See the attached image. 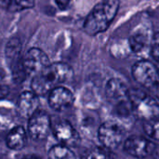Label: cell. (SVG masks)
Segmentation results:
<instances>
[{"instance_id":"obj_26","label":"cell","mask_w":159,"mask_h":159,"mask_svg":"<svg viewBox=\"0 0 159 159\" xmlns=\"http://www.w3.org/2000/svg\"><path fill=\"white\" fill-rule=\"evenodd\" d=\"M157 68H158V71H159V67H157Z\"/></svg>"},{"instance_id":"obj_15","label":"cell","mask_w":159,"mask_h":159,"mask_svg":"<svg viewBox=\"0 0 159 159\" xmlns=\"http://www.w3.org/2000/svg\"><path fill=\"white\" fill-rule=\"evenodd\" d=\"M20 49L21 45L18 38H11L8 41L6 48V56L9 61L10 67L22 60L20 57Z\"/></svg>"},{"instance_id":"obj_20","label":"cell","mask_w":159,"mask_h":159,"mask_svg":"<svg viewBox=\"0 0 159 159\" xmlns=\"http://www.w3.org/2000/svg\"><path fill=\"white\" fill-rule=\"evenodd\" d=\"M151 54L153 58L159 61V32L156 33L151 40Z\"/></svg>"},{"instance_id":"obj_6","label":"cell","mask_w":159,"mask_h":159,"mask_svg":"<svg viewBox=\"0 0 159 159\" xmlns=\"http://www.w3.org/2000/svg\"><path fill=\"white\" fill-rule=\"evenodd\" d=\"M125 129L116 121L109 120L103 122L98 129V138L102 147L108 151L118 148L125 141Z\"/></svg>"},{"instance_id":"obj_12","label":"cell","mask_w":159,"mask_h":159,"mask_svg":"<svg viewBox=\"0 0 159 159\" xmlns=\"http://www.w3.org/2000/svg\"><path fill=\"white\" fill-rule=\"evenodd\" d=\"M37 95L33 91H23L18 99V112L23 117L30 118L36 111L38 107Z\"/></svg>"},{"instance_id":"obj_14","label":"cell","mask_w":159,"mask_h":159,"mask_svg":"<svg viewBox=\"0 0 159 159\" xmlns=\"http://www.w3.org/2000/svg\"><path fill=\"white\" fill-rule=\"evenodd\" d=\"M34 6V0H0V7L8 12H19L32 8Z\"/></svg>"},{"instance_id":"obj_10","label":"cell","mask_w":159,"mask_h":159,"mask_svg":"<svg viewBox=\"0 0 159 159\" xmlns=\"http://www.w3.org/2000/svg\"><path fill=\"white\" fill-rule=\"evenodd\" d=\"M53 133L60 144L67 147L75 146L80 141L78 132L70 122L65 120L60 121L53 126Z\"/></svg>"},{"instance_id":"obj_7","label":"cell","mask_w":159,"mask_h":159,"mask_svg":"<svg viewBox=\"0 0 159 159\" xmlns=\"http://www.w3.org/2000/svg\"><path fill=\"white\" fill-rule=\"evenodd\" d=\"M51 129V120L47 112L37 110L29 118L28 132L32 139L35 141L45 140L48 136Z\"/></svg>"},{"instance_id":"obj_24","label":"cell","mask_w":159,"mask_h":159,"mask_svg":"<svg viewBox=\"0 0 159 159\" xmlns=\"http://www.w3.org/2000/svg\"><path fill=\"white\" fill-rule=\"evenodd\" d=\"M5 76H6V72H5L3 69L0 68V84H1V82L5 79Z\"/></svg>"},{"instance_id":"obj_9","label":"cell","mask_w":159,"mask_h":159,"mask_svg":"<svg viewBox=\"0 0 159 159\" xmlns=\"http://www.w3.org/2000/svg\"><path fill=\"white\" fill-rule=\"evenodd\" d=\"M22 62L27 75H33L34 76L50 64L48 55L37 48L29 49L22 58Z\"/></svg>"},{"instance_id":"obj_11","label":"cell","mask_w":159,"mask_h":159,"mask_svg":"<svg viewBox=\"0 0 159 159\" xmlns=\"http://www.w3.org/2000/svg\"><path fill=\"white\" fill-rule=\"evenodd\" d=\"M75 96L73 92L64 87H56L48 93V104L56 111H63L73 105Z\"/></svg>"},{"instance_id":"obj_22","label":"cell","mask_w":159,"mask_h":159,"mask_svg":"<svg viewBox=\"0 0 159 159\" xmlns=\"http://www.w3.org/2000/svg\"><path fill=\"white\" fill-rule=\"evenodd\" d=\"M57 6L59 7V8L61 9H66L70 3H71V0H55Z\"/></svg>"},{"instance_id":"obj_2","label":"cell","mask_w":159,"mask_h":159,"mask_svg":"<svg viewBox=\"0 0 159 159\" xmlns=\"http://www.w3.org/2000/svg\"><path fill=\"white\" fill-rule=\"evenodd\" d=\"M119 0H102L98 3L85 20L83 29L89 35H96L108 29L116 16Z\"/></svg>"},{"instance_id":"obj_8","label":"cell","mask_w":159,"mask_h":159,"mask_svg":"<svg viewBox=\"0 0 159 159\" xmlns=\"http://www.w3.org/2000/svg\"><path fill=\"white\" fill-rule=\"evenodd\" d=\"M156 144L148 138L133 135L124 141V149L131 157L145 158L155 153Z\"/></svg>"},{"instance_id":"obj_5","label":"cell","mask_w":159,"mask_h":159,"mask_svg":"<svg viewBox=\"0 0 159 159\" xmlns=\"http://www.w3.org/2000/svg\"><path fill=\"white\" fill-rule=\"evenodd\" d=\"M131 73L138 84L154 93V98L159 99V71L154 63L145 60L139 61L132 66Z\"/></svg>"},{"instance_id":"obj_16","label":"cell","mask_w":159,"mask_h":159,"mask_svg":"<svg viewBox=\"0 0 159 159\" xmlns=\"http://www.w3.org/2000/svg\"><path fill=\"white\" fill-rule=\"evenodd\" d=\"M129 43L130 49L134 53H140L147 47L148 36L143 32H136L130 35Z\"/></svg>"},{"instance_id":"obj_17","label":"cell","mask_w":159,"mask_h":159,"mask_svg":"<svg viewBox=\"0 0 159 159\" xmlns=\"http://www.w3.org/2000/svg\"><path fill=\"white\" fill-rule=\"evenodd\" d=\"M48 159H75L74 153L69 147L58 144L50 148L48 154Z\"/></svg>"},{"instance_id":"obj_23","label":"cell","mask_w":159,"mask_h":159,"mask_svg":"<svg viewBox=\"0 0 159 159\" xmlns=\"http://www.w3.org/2000/svg\"><path fill=\"white\" fill-rule=\"evenodd\" d=\"M22 159H41L39 157L35 156V155H27L25 157H23Z\"/></svg>"},{"instance_id":"obj_3","label":"cell","mask_w":159,"mask_h":159,"mask_svg":"<svg viewBox=\"0 0 159 159\" xmlns=\"http://www.w3.org/2000/svg\"><path fill=\"white\" fill-rule=\"evenodd\" d=\"M132 112L144 121L159 116V104L151 95L138 89H129Z\"/></svg>"},{"instance_id":"obj_13","label":"cell","mask_w":159,"mask_h":159,"mask_svg":"<svg viewBox=\"0 0 159 159\" xmlns=\"http://www.w3.org/2000/svg\"><path fill=\"white\" fill-rule=\"evenodd\" d=\"M27 142V135L25 129L20 127L13 128L7 136V145L11 150L22 149Z\"/></svg>"},{"instance_id":"obj_25","label":"cell","mask_w":159,"mask_h":159,"mask_svg":"<svg viewBox=\"0 0 159 159\" xmlns=\"http://www.w3.org/2000/svg\"><path fill=\"white\" fill-rule=\"evenodd\" d=\"M155 153L157 155V157L159 158V146H157L156 147V150H155Z\"/></svg>"},{"instance_id":"obj_18","label":"cell","mask_w":159,"mask_h":159,"mask_svg":"<svg viewBox=\"0 0 159 159\" xmlns=\"http://www.w3.org/2000/svg\"><path fill=\"white\" fill-rule=\"evenodd\" d=\"M143 130L150 139L159 142V116L144 121Z\"/></svg>"},{"instance_id":"obj_1","label":"cell","mask_w":159,"mask_h":159,"mask_svg":"<svg viewBox=\"0 0 159 159\" xmlns=\"http://www.w3.org/2000/svg\"><path fill=\"white\" fill-rule=\"evenodd\" d=\"M73 76V69L64 62L50 63L32 79V89L37 96L49 93L60 84L69 81Z\"/></svg>"},{"instance_id":"obj_19","label":"cell","mask_w":159,"mask_h":159,"mask_svg":"<svg viewBox=\"0 0 159 159\" xmlns=\"http://www.w3.org/2000/svg\"><path fill=\"white\" fill-rule=\"evenodd\" d=\"M82 159H111L108 150L103 147L95 146L87 150Z\"/></svg>"},{"instance_id":"obj_4","label":"cell","mask_w":159,"mask_h":159,"mask_svg":"<svg viewBox=\"0 0 159 159\" xmlns=\"http://www.w3.org/2000/svg\"><path fill=\"white\" fill-rule=\"evenodd\" d=\"M107 99L116 107L119 116H126L132 112L129 102V89L119 78H111L105 87Z\"/></svg>"},{"instance_id":"obj_21","label":"cell","mask_w":159,"mask_h":159,"mask_svg":"<svg viewBox=\"0 0 159 159\" xmlns=\"http://www.w3.org/2000/svg\"><path fill=\"white\" fill-rule=\"evenodd\" d=\"M9 93V88L6 85L0 84V100L5 99Z\"/></svg>"}]
</instances>
